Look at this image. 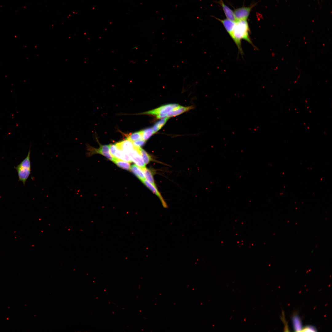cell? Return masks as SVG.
Returning <instances> with one entry per match:
<instances>
[{
  "label": "cell",
  "mask_w": 332,
  "mask_h": 332,
  "mask_svg": "<svg viewBox=\"0 0 332 332\" xmlns=\"http://www.w3.org/2000/svg\"><path fill=\"white\" fill-rule=\"evenodd\" d=\"M250 29L248 23L246 20L235 21V25L229 35L236 45L239 51L241 53L243 51L241 42L244 40L254 46L249 36Z\"/></svg>",
  "instance_id": "1"
},
{
  "label": "cell",
  "mask_w": 332,
  "mask_h": 332,
  "mask_svg": "<svg viewBox=\"0 0 332 332\" xmlns=\"http://www.w3.org/2000/svg\"><path fill=\"white\" fill-rule=\"evenodd\" d=\"M30 151V148L26 157L19 164L14 167L17 172L18 181L22 182L24 185H25L31 173Z\"/></svg>",
  "instance_id": "2"
},
{
  "label": "cell",
  "mask_w": 332,
  "mask_h": 332,
  "mask_svg": "<svg viewBox=\"0 0 332 332\" xmlns=\"http://www.w3.org/2000/svg\"><path fill=\"white\" fill-rule=\"evenodd\" d=\"M86 149L88 151L86 153L87 156L90 157L96 154H100L104 156L111 161H113L114 160V158L111 156L110 152L109 145H100L98 148L93 147L88 144H86Z\"/></svg>",
  "instance_id": "3"
},
{
  "label": "cell",
  "mask_w": 332,
  "mask_h": 332,
  "mask_svg": "<svg viewBox=\"0 0 332 332\" xmlns=\"http://www.w3.org/2000/svg\"><path fill=\"white\" fill-rule=\"evenodd\" d=\"M180 106L178 104H169L161 106L154 109L142 113L157 116L159 114H166L176 109Z\"/></svg>",
  "instance_id": "4"
},
{
  "label": "cell",
  "mask_w": 332,
  "mask_h": 332,
  "mask_svg": "<svg viewBox=\"0 0 332 332\" xmlns=\"http://www.w3.org/2000/svg\"><path fill=\"white\" fill-rule=\"evenodd\" d=\"M140 148V147L135 146L134 148L128 154L132 161L140 168H143L145 167L146 164L144 163L141 156Z\"/></svg>",
  "instance_id": "5"
},
{
  "label": "cell",
  "mask_w": 332,
  "mask_h": 332,
  "mask_svg": "<svg viewBox=\"0 0 332 332\" xmlns=\"http://www.w3.org/2000/svg\"><path fill=\"white\" fill-rule=\"evenodd\" d=\"M253 5L247 7H242L236 9L234 11L235 21L246 20L248 17Z\"/></svg>",
  "instance_id": "6"
},
{
  "label": "cell",
  "mask_w": 332,
  "mask_h": 332,
  "mask_svg": "<svg viewBox=\"0 0 332 332\" xmlns=\"http://www.w3.org/2000/svg\"><path fill=\"white\" fill-rule=\"evenodd\" d=\"M192 108V106L184 107L180 105L176 109L167 113L159 114L156 116V118H163L165 117L169 118V117L176 116L189 111Z\"/></svg>",
  "instance_id": "7"
},
{
  "label": "cell",
  "mask_w": 332,
  "mask_h": 332,
  "mask_svg": "<svg viewBox=\"0 0 332 332\" xmlns=\"http://www.w3.org/2000/svg\"><path fill=\"white\" fill-rule=\"evenodd\" d=\"M117 148L128 153L135 147L132 142L126 139L115 144Z\"/></svg>",
  "instance_id": "8"
},
{
  "label": "cell",
  "mask_w": 332,
  "mask_h": 332,
  "mask_svg": "<svg viewBox=\"0 0 332 332\" xmlns=\"http://www.w3.org/2000/svg\"><path fill=\"white\" fill-rule=\"evenodd\" d=\"M154 194L156 195L159 198L162 203L163 207L164 208H167L168 206L167 204L164 200L162 196L157 189L156 187L154 186L145 179L141 181Z\"/></svg>",
  "instance_id": "9"
},
{
  "label": "cell",
  "mask_w": 332,
  "mask_h": 332,
  "mask_svg": "<svg viewBox=\"0 0 332 332\" xmlns=\"http://www.w3.org/2000/svg\"><path fill=\"white\" fill-rule=\"evenodd\" d=\"M219 3L221 6L227 18L232 21H235L234 12L226 5L222 0H219Z\"/></svg>",
  "instance_id": "10"
},
{
  "label": "cell",
  "mask_w": 332,
  "mask_h": 332,
  "mask_svg": "<svg viewBox=\"0 0 332 332\" xmlns=\"http://www.w3.org/2000/svg\"><path fill=\"white\" fill-rule=\"evenodd\" d=\"M221 22L227 32L230 35L235 25V21H232L228 19H221L216 18Z\"/></svg>",
  "instance_id": "11"
},
{
  "label": "cell",
  "mask_w": 332,
  "mask_h": 332,
  "mask_svg": "<svg viewBox=\"0 0 332 332\" xmlns=\"http://www.w3.org/2000/svg\"><path fill=\"white\" fill-rule=\"evenodd\" d=\"M130 170L141 181L145 179L142 169L136 165H132L130 166Z\"/></svg>",
  "instance_id": "12"
},
{
  "label": "cell",
  "mask_w": 332,
  "mask_h": 332,
  "mask_svg": "<svg viewBox=\"0 0 332 332\" xmlns=\"http://www.w3.org/2000/svg\"><path fill=\"white\" fill-rule=\"evenodd\" d=\"M141 168L144 172L145 178L147 180V181L154 186L156 187L155 182L152 172L151 170L145 167Z\"/></svg>",
  "instance_id": "13"
},
{
  "label": "cell",
  "mask_w": 332,
  "mask_h": 332,
  "mask_svg": "<svg viewBox=\"0 0 332 332\" xmlns=\"http://www.w3.org/2000/svg\"><path fill=\"white\" fill-rule=\"evenodd\" d=\"M169 118V117H165L162 118L153 125L152 128L153 134L157 132L163 126Z\"/></svg>",
  "instance_id": "14"
},
{
  "label": "cell",
  "mask_w": 332,
  "mask_h": 332,
  "mask_svg": "<svg viewBox=\"0 0 332 332\" xmlns=\"http://www.w3.org/2000/svg\"><path fill=\"white\" fill-rule=\"evenodd\" d=\"M118 167L126 170L130 169V166L129 162L119 159L114 158L113 161Z\"/></svg>",
  "instance_id": "15"
},
{
  "label": "cell",
  "mask_w": 332,
  "mask_h": 332,
  "mask_svg": "<svg viewBox=\"0 0 332 332\" xmlns=\"http://www.w3.org/2000/svg\"><path fill=\"white\" fill-rule=\"evenodd\" d=\"M127 139L132 142L139 139H143L142 130L128 135L127 136Z\"/></svg>",
  "instance_id": "16"
},
{
  "label": "cell",
  "mask_w": 332,
  "mask_h": 332,
  "mask_svg": "<svg viewBox=\"0 0 332 332\" xmlns=\"http://www.w3.org/2000/svg\"><path fill=\"white\" fill-rule=\"evenodd\" d=\"M140 151L141 156L145 164H148L152 160V159L150 155L143 149L140 148Z\"/></svg>",
  "instance_id": "17"
},
{
  "label": "cell",
  "mask_w": 332,
  "mask_h": 332,
  "mask_svg": "<svg viewBox=\"0 0 332 332\" xmlns=\"http://www.w3.org/2000/svg\"><path fill=\"white\" fill-rule=\"evenodd\" d=\"M142 132L143 139L145 141L148 139L153 134L152 128H150L143 130Z\"/></svg>",
  "instance_id": "18"
},
{
  "label": "cell",
  "mask_w": 332,
  "mask_h": 332,
  "mask_svg": "<svg viewBox=\"0 0 332 332\" xmlns=\"http://www.w3.org/2000/svg\"><path fill=\"white\" fill-rule=\"evenodd\" d=\"M109 146L110 154L112 157L114 158L117 148L115 144H110Z\"/></svg>",
  "instance_id": "19"
},
{
  "label": "cell",
  "mask_w": 332,
  "mask_h": 332,
  "mask_svg": "<svg viewBox=\"0 0 332 332\" xmlns=\"http://www.w3.org/2000/svg\"><path fill=\"white\" fill-rule=\"evenodd\" d=\"M145 141L143 139H139L132 142L134 145L139 147L145 144Z\"/></svg>",
  "instance_id": "20"
},
{
  "label": "cell",
  "mask_w": 332,
  "mask_h": 332,
  "mask_svg": "<svg viewBox=\"0 0 332 332\" xmlns=\"http://www.w3.org/2000/svg\"><path fill=\"white\" fill-rule=\"evenodd\" d=\"M294 321V327L296 330H299L301 329L300 324L299 321L298 320L297 318H295Z\"/></svg>",
  "instance_id": "21"
},
{
  "label": "cell",
  "mask_w": 332,
  "mask_h": 332,
  "mask_svg": "<svg viewBox=\"0 0 332 332\" xmlns=\"http://www.w3.org/2000/svg\"><path fill=\"white\" fill-rule=\"evenodd\" d=\"M303 331H314V329L310 327H307L305 328Z\"/></svg>",
  "instance_id": "22"
}]
</instances>
